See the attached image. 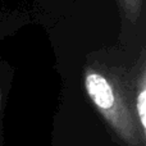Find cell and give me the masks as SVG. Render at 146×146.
I'll return each mask as SVG.
<instances>
[{
    "instance_id": "7a4b0ae2",
    "label": "cell",
    "mask_w": 146,
    "mask_h": 146,
    "mask_svg": "<svg viewBox=\"0 0 146 146\" xmlns=\"http://www.w3.org/2000/svg\"><path fill=\"white\" fill-rule=\"evenodd\" d=\"M137 111H139L141 126L145 129L146 127V90L145 88H142L141 92L139 94V98H137Z\"/></svg>"
},
{
    "instance_id": "6da1fadb",
    "label": "cell",
    "mask_w": 146,
    "mask_h": 146,
    "mask_svg": "<svg viewBox=\"0 0 146 146\" xmlns=\"http://www.w3.org/2000/svg\"><path fill=\"white\" fill-rule=\"evenodd\" d=\"M86 90L92 103L101 113L114 124L124 122V109L117 90L111 86L108 78L95 72H88L86 76Z\"/></svg>"
}]
</instances>
